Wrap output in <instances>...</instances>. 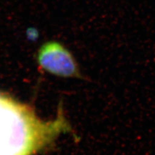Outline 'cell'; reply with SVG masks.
<instances>
[{"label": "cell", "mask_w": 155, "mask_h": 155, "mask_svg": "<svg viewBox=\"0 0 155 155\" xmlns=\"http://www.w3.org/2000/svg\"><path fill=\"white\" fill-rule=\"evenodd\" d=\"M71 131L62 108L55 119L44 121L28 106L0 94V155H33Z\"/></svg>", "instance_id": "6da1fadb"}, {"label": "cell", "mask_w": 155, "mask_h": 155, "mask_svg": "<svg viewBox=\"0 0 155 155\" xmlns=\"http://www.w3.org/2000/svg\"><path fill=\"white\" fill-rule=\"evenodd\" d=\"M36 59L40 67L50 74L68 78H84L74 55L57 40L44 42L38 50Z\"/></svg>", "instance_id": "7a4b0ae2"}, {"label": "cell", "mask_w": 155, "mask_h": 155, "mask_svg": "<svg viewBox=\"0 0 155 155\" xmlns=\"http://www.w3.org/2000/svg\"><path fill=\"white\" fill-rule=\"evenodd\" d=\"M26 35L29 40H35L38 37V30L35 28H29L27 30Z\"/></svg>", "instance_id": "3957f363"}]
</instances>
